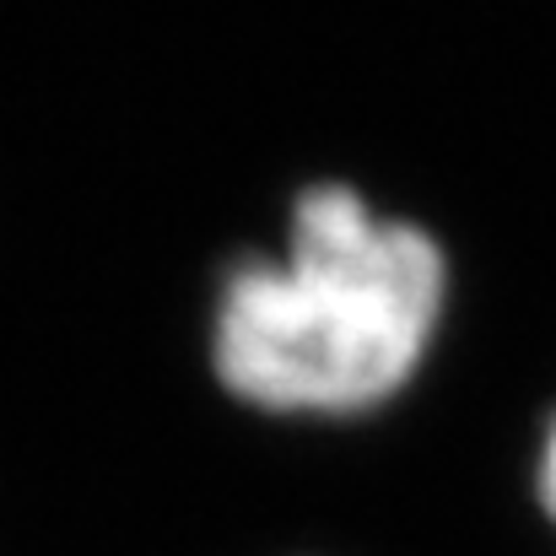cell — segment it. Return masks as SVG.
Wrapping results in <instances>:
<instances>
[{"mask_svg": "<svg viewBox=\"0 0 556 556\" xmlns=\"http://www.w3.org/2000/svg\"><path fill=\"white\" fill-rule=\"evenodd\" d=\"M448 314L443 243L341 179L308 185L270 254L222 270L211 372L260 416H368L427 368Z\"/></svg>", "mask_w": 556, "mask_h": 556, "instance_id": "obj_1", "label": "cell"}, {"mask_svg": "<svg viewBox=\"0 0 556 556\" xmlns=\"http://www.w3.org/2000/svg\"><path fill=\"white\" fill-rule=\"evenodd\" d=\"M535 497H541V514L556 525V416L541 432V454H535Z\"/></svg>", "mask_w": 556, "mask_h": 556, "instance_id": "obj_2", "label": "cell"}]
</instances>
